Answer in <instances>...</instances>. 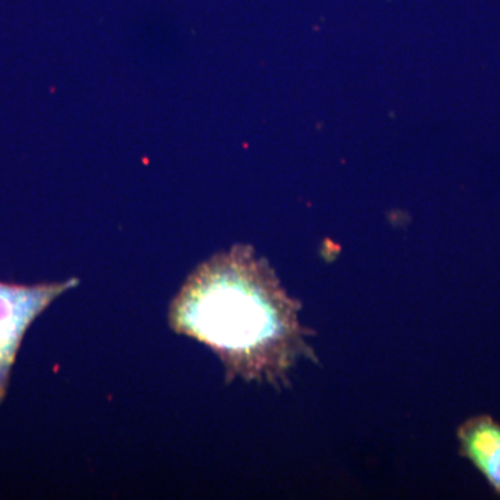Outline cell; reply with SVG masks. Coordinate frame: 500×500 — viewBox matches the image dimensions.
<instances>
[{
    "mask_svg": "<svg viewBox=\"0 0 500 500\" xmlns=\"http://www.w3.org/2000/svg\"><path fill=\"white\" fill-rule=\"evenodd\" d=\"M302 302L283 287L253 247L235 244L214 255L186 278L170 305L172 331L208 346L225 367L226 381L288 386L301 359L317 361L302 325Z\"/></svg>",
    "mask_w": 500,
    "mask_h": 500,
    "instance_id": "obj_1",
    "label": "cell"
},
{
    "mask_svg": "<svg viewBox=\"0 0 500 500\" xmlns=\"http://www.w3.org/2000/svg\"><path fill=\"white\" fill-rule=\"evenodd\" d=\"M77 285L78 280L37 287L0 283V400L6 393L10 368L28 325L56 298Z\"/></svg>",
    "mask_w": 500,
    "mask_h": 500,
    "instance_id": "obj_2",
    "label": "cell"
},
{
    "mask_svg": "<svg viewBox=\"0 0 500 500\" xmlns=\"http://www.w3.org/2000/svg\"><path fill=\"white\" fill-rule=\"evenodd\" d=\"M458 453L485 478L492 492L500 497V422L479 414L465 420L457 431Z\"/></svg>",
    "mask_w": 500,
    "mask_h": 500,
    "instance_id": "obj_3",
    "label": "cell"
}]
</instances>
